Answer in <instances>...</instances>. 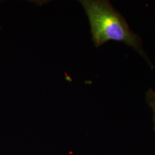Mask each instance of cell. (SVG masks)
Segmentation results:
<instances>
[{
	"mask_svg": "<svg viewBox=\"0 0 155 155\" xmlns=\"http://www.w3.org/2000/svg\"><path fill=\"white\" fill-rule=\"evenodd\" d=\"M80 2L89 18L93 41L97 47L110 40L122 42L137 51L152 66L143 48L140 36L130 29L125 18L110 1L82 0Z\"/></svg>",
	"mask_w": 155,
	"mask_h": 155,
	"instance_id": "6da1fadb",
	"label": "cell"
},
{
	"mask_svg": "<svg viewBox=\"0 0 155 155\" xmlns=\"http://www.w3.org/2000/svg\"><path fill=\"white\" fill-rule=\"evenodd\" d=\"M146 102L153 111L155 130V91L152 89H150L146 94Z\"/></svg>",
	"mask_w": 155,
	"mask_h": 155,
	"instance_id": "7a4b0ae2",
	"label": "cell"
}]
</instances>
